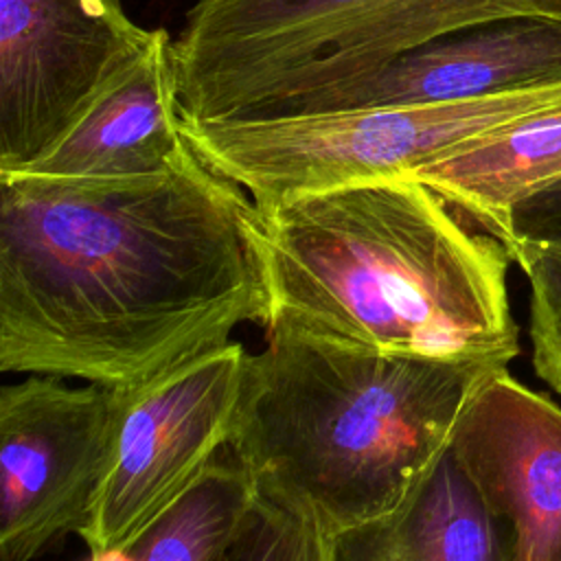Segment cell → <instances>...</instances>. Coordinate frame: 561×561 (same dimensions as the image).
<instances>
[{
    "label": "cell",
    "instance_id": "5bb4252c",
    "mask_svg": "<svg viewBox=\"0 0 561 561\" xmlns=\"http://www.w3.org/2000/svg\"><path fill=\"white\" fill-rule=\"evenodd\" d=\"M256 502L241 465L217 458L171 508L131 543L88 561H228L230 548Z\"/></svg>",
    "mask_w": 561,
    "mask_h": 561
},
{
    "label": "cell",
    "instance_id": "9a60e30c",
    "mask_svg": "<svg viewBox=\"0 0 561 561\" xmlns=\"http://www.w3.org/2000/svg\"><path fill=\"white\" fill-rule=\"evenodd\" d=\"M228 561H331V537L307 517L256 493Z\"/></svg>",
    "mask_w": 561,
    "mask_h": 561
},
{
    "label": "cell",
    "instance_id": "6da1fadb",
    "mask_svg": "<svg viewBox=\"0 0 561 561\" xmlns=\"http://www.w3.org/2000/svg\"><path fill=\"white\" fill-rule=\"evenodd\" d=\"M259 210L191 147L164 171H0V370L131 390L270 320Z\"/></svg>",
    "mask_w": 561,
    "mask_h": 561
},
{
    "label": "cell",
    "instance_id": "4fadbf2b",
    "mask_svg": "<svg viewBox=\"0 0 561 561\" xmlns=\"http://www.w3.org/2000/svg\"><path fill=\"white\" fill-rule=\"evenodd\" d=\"M480 230L504 241L511 210L561 180V103L489 129L412 171Z\"/></svg>",
    "mask_w": 561,
    "mask_h": 561
},
{
    "label": "cell",
    "instance_id": "e0dca14e",
    "mask_svg": "<svg viewBox=\"0 0 561 561\" xmlns=\"http://www.w3.org/2000/svg\"><path fill=\"white\" fill-rule=\"evenodd\" d=\"M502 243L513 261L526 252L561 256V180L528 195L511 210Z\"/></svg>",
    "mask_w": 561,
    "mask_h": 561
},
{
    "label": "cell",
    "instance_id": "2e32d148",
    "mask_svg": "<svg viewBox=\"0 0 561 561\" xmlns=\"http://www.w3.org/2000/svg\"><path fill=\"white\" fill-rule=\"evenodd\" d=\"M515 263L530 283L533 366L561 394V256L526 252Z\"/></svg>",
    "mask_w": 561,
    "mask_h": 561
},
{
    "label": "cell",
    "instance_id": "8fae6325",
    "mask_svg": "<svg viewBox=\"0 0 561 561\" xmlns=\"http://www.w3.org/2000/svg\"><path fill=\"white\" fill-rule=\"evenodd\" d=\"M173 37L156 28L153 42L88 116L28 173L59 178H134L175 164L191 142L182 129Z\"/></svg>",
    "mask_w": 561,
    "mask_h": 561
},
{
    "label": "cell",
    "instance_id": "8992f818",
    "mask_svg": "<svg viewBox=\"0 0 561 561\" xmlns=\"http://www.w3.org/2000/svg\"><path fill=\"white\" fill-rule=\"evenodd\" d=\"M250 353L228 342L121 392L116 443L94 506L77 535L88 554L131 543L228 447Z\"/></svg>",
    "mask_w": 561,
    "mask_h": 561
},
{
    "label": "cell",
    "instance_id": "3957f363",
    "mask_svg": "<svg viewBox=\"0 0 561 561\" xmlns=\"http://www.w3.org/2000/svg\"><path fill=\"white\" fill-rule=\"evenodd\" d=\"M506 366L379 353L265 324L228 449L256 493L329 537L399 508Z\"/></svg>",
    "mask_w": 561,
    "mask_h": 561
},
{
    "label": "cell",
    "instance_id": "7a4b0ae2",
    "mask_svg": "<svg viewBox=\"0 0 561 561\" xmlns=\"http://www.w3.org/2000/svg\"><path fill=\"white\" fill-rule=\"evenodd\" d=\"M256 241L270 320L379 353L506 368L519 353L506 245L414 178L259 210Z\"/></svg>",
    "mask_w": 561,
    "mask_h": 561
},
{
    "label": "cell",
    "instance_id": "7c38bea8",
    "mask_svg": "<svg viewBox=\"0 0 561 561\" xmlns=\"http://www.w3.org/2000/svg\"><path fill=\"white\" fill-rule=\"evenodd\" d=\"M331 561H511V535L449 445L399 508L333 535Z\"/></svg>",
    "mask_w": 561,
    "mask_h": 561
},
{
    "label": "cell",
    "instance_id": "5b68a950",
    "mask_svg": "<svg viewBox=\"0 0 561 561\" xmlns=\"http://www.w3.org/2000/svg\"><path fill=\"white\" fill-rule=\"evenodd\" d=\"M561 103V88L427 105L182 123L197 156L259 210L348 184L408 178L467 140Z\"/></svg>",
    "mask_w": 561,
    "mask_h": 561
},
{
    "label": "cell",
    "instance_id": "30bf717a",
    "mask_svg": "<svg viewBox=\"0 0 561 561\" xmlns=\"http://www.w3.org/2000/svg\"><path fill=\"white\" fill-rule=\"evenodd\" d=\"M561 88V18L508 15L440 35L307 112L451 103Z\"/></svg>",
    "mask_w": 561,
    "mask_h": 561
},
{
    "label": "cell",
    "instance_id": "52a82bcc",
    "mask_svg": "<svg viewBox=\"0 0 561 561\" xmlns=\"http://www.w3.org/2000/svg\"><path fill=\"white\" fill-rule=\"evenodd\" d=\"M121 0H0V171H24L153 42Z\"/></svg>",
    "mask_w": 561,
    "mask_h": 561
},
{
    "label": "cell",
    "instance_id": "9c48e42d",
    "mask_svg": "<svg viewBox=\"0 0 561 561\" xmlns=\"http://www.w3.org/2000/svg\"><path fill=\"white\" fill-rule=\"evenodd\" d=\"M451 449L504 515L511 561H561V410L500 370L467 405Z\"/></svg>",
    "mask_w": 561,
    "mask_h": 561
},
{
    "label": "cell",
    "instance_id": "277c9868",
    "mask_svg": "<svg viewBox=\"0 0 561 561\" xmlns=\"http://www.w3.org/2000/svg\"><path fill=\"white\" fill-rule=\"evenodd\" d=\"M508 15L561 18V0H195L173 39L182 121L302 114L440 35Z\"/></svg>",
    "mask_w": 561,
    "mask_h": 561
},
{
    "label": "cell",
    "instance_id": "ba28073f",
    "mask_svg": "<svg viewBox=\"0 0 561 561\" xmlns=\"http://www.w3.org/2000/svg\"><path fill=\"white\" fill-rule=\"evenodd\" d=\"M121 392L28 375L0 390V561H33L79 530L107 473Z\"/></svg>",
    "mask_w": 561,
    "mask_h": 561
}]
</instances>
